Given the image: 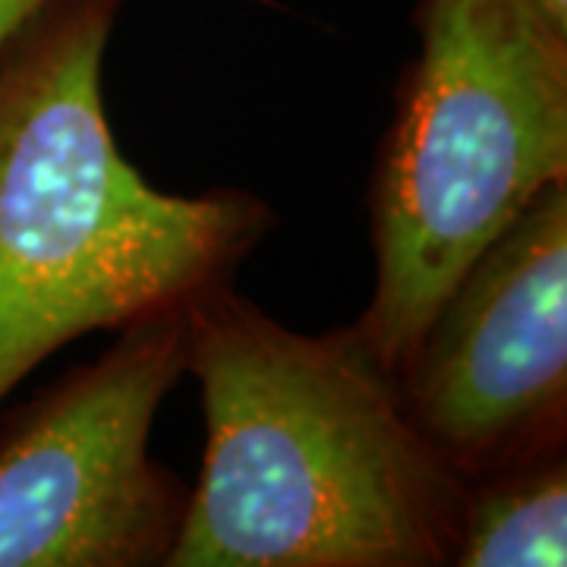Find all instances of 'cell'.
Returning <instances> with one entry per match:
<instances>
[{"label":"cell","mask_w":567,"mask_h":567,"mask_svg":"<svg viewBox=\"0 0 567 567\" xmlns=\"http://www.w3.org/2000/svg\"><path fill=\"white\" fill-rule=\"evenodd\" d=\"M372 174L375 281L357 331L398 379L447 290L567 181V25L539 0H420Z\"/></svg>","instance_id":"3957f363"},{"label":"cell","mask_w":567,"mask_h":567,"mask_svg":"<svg viewBox=\"0 0 567 567\" xmlns=\"http://www.w3.org/2000/svg\"><path fill=\"white\" fill-rule=\"evenodd\" d=\"M539 3H543L548 13L561 22V25H567V0H539Z\"/></svg>","instance_id":"ba28073f"},{"label":"cell","mask_w":567,"mask_h":567,"mask_svg":"<svg viewBox=\"0 0 567 567\" xmlns=\"http://www.w3.org/2000/svg\"><path fill=\"white\" fill-rule=\"evenodd\" d=\"M394 382L466 483L565 451L567 181L470 262Z\"/></svg>","instance_id":"5b68a950"},{"label":"cell","mask_w":567,"mask_h":567,"mask_svg":"<svg viewBox=\"0 0 567 567\" xmlns=\"http://www.w3.org/2000/svg\"><path fill=\"white\" fill-rule=\"evenodd\" d=\"M123 0H48L0 48V404L61 347L230 284L275 227L246 189L164 193L123 158L104 54Z\"/></svg>","instance_id":"7a4b0ae2"},{"label":"cell","mask_w":567,"mask_h":567,"mask_svg":"<svg viewBox=\"0 0 567 567\" xmlns=\"http://www.w3.org/2000/svg\"><path fill=\"white\" fill-rule=\"evenodd\" d=\"M565 561V451H551L466 483L451 565L561 567Z\"/></svg>","instance_id":"8992f818"},{"label":"cell","mask_w":567,"mask_h":567,"mask_svg":"<svg viewBox=\"0 0 567 567\" xmlns=\"http://www.w3.org/2000/svg\"><path fill=\"white\" fill-rule=\"evenodd\" d=\"M44 3L48 0H0V48L32 13H39Z\"/></svg>","instance_id":"52a82bcc"},{"label":"cell","mask_w":567,"mask_h":567,"mask_svg":"<svg viewBox=\"0 0 567 567\" xmlns=\"http://www.w3.org/2000/svg\"><path fill=\"white\" fill-rule=\"evenodd\" d=\"M186 306L117 328L99 360L0 423V567H167L189 488L152 451L186 379Z\"/></svg>","instance_id":"277c9868"},{"label":"cell","mask_w":567,"mask_h":567,"mask_svg":"<svg viewBox=\"0 0 567 567\" xmlns=\"http://www.w3.org/2000/svg\"><path fill=\"white\" fill-rule=\"evenodd\" d=\"M205 454L167 567H442L466 480L357 324L306 334L218 284L186 306Z\"/></svg>","instance_id":"6da1fadb"}]
</instances>
